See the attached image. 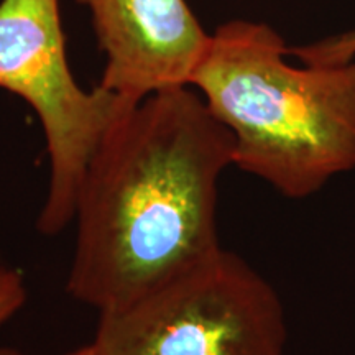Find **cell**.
Instances as JSON below:
<instances>
[{
    "label": "cell",
    "instance_id": "obj_1",
    "mask_svg": "<svg viewBox=\"0 0 355 355\" xmlns=\"http://www.w3.org/2000/svg\"><path fill=\"white\" fill-rule=\"evenodd\" d=\"M234 139L194 87L155 92L115 122L89 162L66 290L121 308L222 248L220 175Z\"/></svg>",
    "mask_w": 355,
    "mask_h": 355
},
{
    "label": "cell",
    "instance_id": "obj_2",
    "mask_svg": "<svg viewBox=\"0 0 355 355\" xmlns=\"http://www.w3.org/2000/svg\"><path fill=\"white\" fill-rule=\"evenodd\" d=\"M266 24L211 33L191 87L234 139V165L304 199L355 170V61L303 63Z\"/></svg>",
    "mask_w": 355,
    "mask_h": 355
},
{
    "label": "cell",
    "instance_id": "obj_3",
    "mask_svg": "<svg viewBox=\"0 0 355 355\" xmlns=\"http://www.w3.org/2000/svg\"><path fill=\"white\" fill-rule=\"evenodd\" d=\"M277 291L219 248L121 308L102 311L96 355H285Z\"/></svg>",
    "mask_w": 355,
    "mask_h": 355
},
{
    "label": "cell",
    "instance_id": "obj_4",
    "mask_svg": "<svg viewBox=\"0 0 355 355\" xmlns=\"http://www.w3.org/2000/svg\"><path fill=\"white\" fill-rule=\"evenodd\" d=\"M0 89L19 96L42 123L48 188L37 229L56 235L74 219L92 155L135 102L99 84L86 91L71 73L58 0L0 2Z\"/></svg>",
    "mask_w": 355,
    "mask_h": 355
},
{
    "label": "cell",
    "instance_id": "obj_5",
    "mask_svg": "<svg viewBox=\"0 0 355 355\" xmlns=\"http://www.w3.org/2000/svg\"><path fill=\"white\" fill-rule=\"evenodd\" d=\"M105 55L99 86L130 102L191 86L211 35L186 0H78Z\"/></svg>",
    "mask_w": 355,
    "mask_h": 355
},
{
    "label": "cell",
    "instance_id": "obj_6",
    "mask_svg": "<svg viewBox=\"0 0 355 355\" xmlns=\"http://www.w3.org/2000/svg\"><path fill=\"white\" fill-rule=\"evenodd\" d=\"M291 56L303 63H345L352 61L355 55V32L340 37L322 40L301 48H290Z\"/></svg>",
    "mask_w": 355,
    "mask_h": 355
},
{
    "label": "cell",
    "instance_id": "obj_7",
    "mask_svg": "<svg viewBox=\"0 0 355 355\" xmlns=\"http://www.w3.org/2000/svg\"><path fill=\"white\" fill-rule=\"evenodd\" d=\"M28 288L20 270L0 263V327L24 308Z\"/></svg>",
    "mask_w": 355,
    "mask_h": 355
},
{
    "label": "cell",
    "instance_id": "obj_8",
    "mask_svg": "<svg viewBox=\"0 0 355 355\" xmlns=\"http://www.w3.org/2000/svg\"><path fill=\"white\" fill-rule=\"evenodd\" d=\"M0 355H28L25 352H21L19 349H13V347H0ZM64 355H96L94 349H92V345H83V347H79L76 350H71V352L64 354Z\"/></svg>",
    "mask_w": 355,
    "mask_h": 355
}]
</instances>
